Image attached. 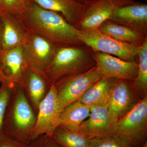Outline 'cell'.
Returning a JSON list of instances; mask_svg holds the SVG:
<instances>
[{
  "label": "cell",
  "instance_id": "obj_29",
  "mask_svg": "<svg viewBox=\"0 0 147 147\" xmlns=\"http://www.w3.org/2000/svg\"><path fill=\"white\" fill-rule=\"evenodd\" d=\"M77 2L82 3V4L85 5L88 3L90 2L93 0H74Z\"/></svg>",
  "mask_w": 147,
  "mask_h": 147
},
{
  "label": "cell",
  "instance_id": "obj_15",
  "mask_svg": "<svg viewBox=\"0 0 147 147\" xmlns=\"http://www.w3.org/2000/svg\"><path fill=\"white\" fill-rule=\"evenodd\" d=\"M1 59L4 73L7 82L22 86L25 74L29 67L23 46L2 50Z\"/></svg>",
  "mask_w": 147,
  "mask_h": 147
},
{
  "label": "cell",
  "instance_id": "obj_3",
  "mask_svg": "<svg viewBox=\"0 0 147 147\" xmlns=\"http://www.w3.org/2000/svg\"><path fill=\"white\" fill-rule=\"evenodd\" d=\"M93 53L86 45H58L45 74L54 84L64 76L86 72L96 66Z\"/></svg>",
  "mask_w": 147,
  "mask_h": 147
},
{
  "label": "cell",
  "instance_id": "obj_24",
  "mask_svg": "<svg viewBox=\"0 0 147 147\" xmlns=\"http://www.w3.org/2000/svg\"><path fill=\"white\" fill-rule=\"evenodd\" d=\"M15 84L9 82L1 84L0 86V134H2L3 121L6 110Z\"/></svg>",
  "mask_w": 147,
  "mask_h": 147
},
{
  "label": "cell",
  "instance_id": "obj_27",
  "mask_svg": "<svg viewBox=\"0 0 147 147\" xmlns=\"http://www.w3.org/2000/svg\"><path fill=\"white\" fill-rule=\"evenodd\" d=\"M0 147H29V145L22 144L2 133L0 134Z\"/></svg>",
  "mask_w": 147,
  "mask_h": 147
},
{
  "label": "cell",
  "instance_id": "obj_18",
  "mask_svg": "<svg viewBox=\"0 0 147 147\" xmlns=\"http://www.w3.org/2000/svg\"><path fill=\"white\" fill-rule=\"evenodd\" d=\"M98 29L118 41L137 47L142 46L147 39V35L110 20L103 22Z\"/></svg>",
  "mask_w": 147,
  "mask_h": 147
},
{
  "label": "cell",
  "instance_id": "obj_12",
  "mask_svg": "<svg viewBox=\"0 0 147 147\" xmlns=\"http://www.w3.org/2000/svg\"><path fill=\"white\" fill-rule=\"evenodd\" d=\"M53 84L45 72L29 66L24 76L22 87L36 115L40 104Z\"/></svg>",
  "mask_w": 147,
  "mask_h": 147
},
{
  "label": "cell",
  "instance_id": "obj_5",
  "mask_svg": "<svg viewBox=\"0 0 147 147\" xmlns=\"http://www.w3.org/2000/svg\"><path fill=\"white\" fill-rule=\"evenodd\" d=\"M79 38L93 52L113 55L124 61H138L139 47L118 41L98 29L80 31Z\"/></svg>",
  "mask_w": 147,
  "mask_h": 147
},
{
  "label": "cell",
  "instance_id": "obj_6",
  "mask_svg": "<svg viewBox=\"0 0 147 147\" xmlns=\"http://www.w3.org/2000/svg\"><path fill=\"white\" fill-rule=\"evenodd\" d=\"M141 99L133 81L116 79L108 101L111 126L134 108Z\"/></svg>",
  "mask_w": 147,
  "mask_h": 147
},
{
  "label": "cell",
  "instance_id": "obj_14",
  "mask_svg": "<svg viewBox=\"0 0 147 147\" xmlns=\"http://www.w3.org/2000/svg\"><path fill=\"white\" fill-rule=\"evenodd\" d=\"M110 20L147 35V4L136 1L118 7Z\"/></svg>",
  "mask_w": 147,
  "mask_h": 147
},
{
  "label": "cell",
  "instance_id": "obj_20",
  "mask_svg": "<svg viewBox=\"0 0 147 147\" xmlns=\"http://www.w3.org/2000/svg\"><path fill=\"white\" fill-rule=\"evenodd\" d=\"M116 80L114 78L102 76L100 80L85 92L79 101L90 107L108 102Z\"/></svg>",
  "mask_w": 147,
  "mask_h": 147
},
{
  "label": "cell",
  "instance_id": "obj_25",
  "mask_svg": "<svg viewBox=\"0 0 147 147\" xmlns=\"http://www.w3.org/2000/svg\"><path fill=\"white\" fill-rule=\"evenodd\" d=\"M29 0H3L0 10L20 17L24 13Z\"/></svg>",
  "mask_w": 147,
  "mask_h": 147
},
{
  "label": "cell",
  "instance_id": "obj_10",
  "mask_svg": "<svg viewBox=\"0 0 147 147\" xmlns=\"http://www.w3.org/2000/svg\"><path fill=\"white\" fill-rule=\"evenodd\" d=\"M93 57L98 71L102 76L116 79L134 81L138 70L137 61H124L100 52H93Z\"/></svg>",
  "mask_w": 147,
  "mask_h": 147
},
{
  "label": "cell",
  "instance_id": "obj_17",
  "mask_svg": "<svg viewBox=\"0 0 147 147\" xmlns=\"http://www.w3.org/2000/svg\"><path fill=\"white\" fill-rule=\"evenodd\" d=\"M45 9L57 12L75 26L84 10L85 5L74 0H31Z\"/></svg>",
  "mask_w": 147,
  "mask_h": 147
},
{
  "label": "cell",
  "instance_id": "obj_30",
  "mask_svg": "<svg viewBox=\"0 0 147 147\" xmlns=\"http://www.w3.org/2000/svg\"><path fill=\"white\" fill-rule=\"evenodd\" d=\"M3 3V0H0V9L2 8V7Z\"/></svg>",
  "mask_w": 147,
  "mask_h": 147
},
{
  "label": "cell",
  "instance_id": "obj_11",
  "mask_svg": "<svg viewBox=\"0 0 147 147\" xmlns=\"http://www.w3.org/2000/svg\"><path fill=\"white\" fill-rule=\"evenodd\" d=\"M0 47L3 51L23 46L28 30L19 16L0 10Z\"/></svg>",
  "mask_w": 147,
  "mask_h": 147
},
{
  "label": "cell",
  "instance_id": "obj_7",
  "mask_svg": "<svg viewBox=\"0 0 147 147\" xmlns=\"http://www.w3.org/2000/svg\"><path fill=\"white\" fill-rule=\"evenodd\" d=\"M61 111L53 84L40 104L31 135V142L42 135L52 137L56 129L60 125Z\"/></svg>",
  "mask_w": 147,
  "mask_h": 147
},
{
  "label": "cell",
  "instance_id": "obj_32",
  "mask_svg": "<svg viewBox=\"0 0 147 147\" xmlns=\"http://www.w3.org/2000/svg\"><path fill=\"white\" fill-rule=\"evenodd\" d=\"M1 22L0 20V40H1ZM1 48V47H0Z\"/></svg>",
  "mask_w": 147,
  "mask_h": 147
},
{
  "label": "cell",
  "instance_id": "obj_4",
  "mask_svg": "<svg viewBox=\"0 0 147 147\" xmlns=\"http://www.w3.org/2000/svg\"><path fill=\"white\" fill-rule=\"evenodd\" d=\"M102 77L95 66L86 72L67 75L55 82L54 85L62 111L67 105L79 100Z\"/></svg>",
  "mask_w": 147,
  "mask_h": 147
},
{
  "label": "cell",
  "instance_id": "obj_26",
  "mask_svg": "<svg viewBox=\"0 0 147 147\" xmlns=\"http://www.w3.org/2000/svg\"><path fill=\"white\" fill-rule=\"evenodd\" d=\"M29 147H62L51 137L42 135L33 140Z\"/></svg>",
  "mask_w": 147,
  "mask_h": 147
},
{
  "label": "cell",
  "instance_id": "obj_23",
  "mask_svg": "<svg viewBox=\"0 0 147 147\" xmlns=\"http://www.w3.org/2000/svg\"><path fill=\"white\" fill-rule=\"evenodd\" d=\"M138 70L133 84L141 99L147 95V39L139 47Z\"/></svg>",
  "mask_w": 147,
  "mask_h": 147
},
{
  "label": "cell",
  "instance_id": "obj_21",
  "mask_svg": "<svg viewBox=\"0 0 147 147\" xmlns=\"http://www.w3.org/2000/svg\"><path fill=\"white\" fill-rule=\"evenodd\" d=\"M90 106L79 100L64 108L60 115V125L66 128L79 130V127L90 115Z\"/></svg>",
  "mask_w": 147,
  "mask_h": 147
},
{
  "label": "cell",
  "instance_id": "obj_16",
  "mask_svg": "<svg viewBox=\"0 0 147 147\" xmlns=\"http://www.w3.org/2000/svg\"><path fill=\"white\" fill-rule=\"evenodd\" d=\"M90 108L89 117L81 124L79 130L92 137L112 134V127L109 120L108 102L91 106Z\"/></svg>",
  "mask_w": 147,
  "mask_h": 147
},
{
  "label": "cell",
  "instance_id": "obj_19",
  "mask_svg": "<svg viewBox=\"0 0 147 147\" xmlns=\"http://www.w3.org/2000/svg\"><path fill=\"white\" fill-rule=\"evenodd\" d=\"M147 139V132L127 135L111 134L92 137L90 147H142Z\"/></svg>",
  "mask_w": 147,
  "mask_h": 147
},
{
  "label": "cell",
  "instance_id": "obj_1",
  "mask_svg": "<svg viewBox=\"0 0 147 147\" xmlns=\"http://www.w3.org/2000/svg\"><path fill=\"white\" fill-rule=\"evenodd\" d=\"M30 31L44 37L58 45H84L80 30L57 12L42 8L29 0L20 16Z\"/></svg>",
  "mask_w": 147,
  "mask_h": 147
},
{
  "label": "cell",
  "instance_id": "obj_22",
  "mask_svg": "<svg viewBox=\"0 0 147 147\" xmlns=\"http://www.w3.org/2000/svg\"><path fill=\"white\" fill-rule=\"evenodd\" d=\"M62 147H90L92 137L60 125L51 137Z\"/></svg>",
  "mask_w": 147,
  "mask_h": 147
},
{
  "label": "cell",
  "instance_id": "obj_9",
  "mask_svg": "<svg viewBox=\"0 0 147 147\" xmlns=\"http://www.w3.org/2000/svg\"><path fill=\"white\" fill-rule=\"evenodd\" d=\"M58 45L28 30L23 47L29 66L45 72L53 60Z\"/></svg>",
  "mask_w": 147,
  "mask_h": 147
},
{
  "label": "cell",
  "instance_id": "obj_28",
  "mask_svg": "<svg viewBox=\"0 0 147 147\" xmlns=\"http://www.w3.org/2000/svg\"><path fill=\"white\" fill-rule=\"evenodd\" d=\"M2 51V50L0 48V84L3 83H5V82H8L6 79L4 73L3 69L1 59Z\"/></svg>",
  "mask_w": 147,
  "mask_h": 147
},
{
  "label": "cell",
  "instance_id": "obj_2",
  "mask_svg": "<svg viewBox=\"0 0 147 147\" xmlns=\"http://www.w3.org/2000/svg\"><path fill=\"white\" fill-rule=\"evenodd\" d=\"M36 115L27 98L24 88L15 85L3 121L2 133L29 145Z\"/></svg>",
  "mask_w": 147,
  "mask_h": 147
},
{
  "label": "cell",
  "instance_id": "obj_8",
  "mask_svg": "<svg viewBox=\"0 0 147 147\" xmlns=\"http://www.w3.org/2000/svg\"><path fill=\"white\" fill-rule=\"evenodd\" d=\"M134 0H93L84 5V10L75 27L80 31L98 29L110 20L116 9L135 2Z\"/></svg>",
  "mask_w": 147,
  "mask_h": 147
},
{
  "label": "cell",
  "instance_id": "obj_13",
  "mask_svg": "<svg viewBox=\"0 0 147 147\" xmlns=\"http://www.w3.org/2000/svg\"><path fill=\"white\" fill-rule=\"evenodd\" d=\"M145 132H147V95L114 124L112 129V134L125 135Z\"/></svg>",
  "mask_w": 147,
  "mask_h": 147
},
{
  "label": "cell",
  "instance_id": "obj_31",
  "mask_svg": "<svg viewBox=\"0 0 147 147\" xmlns=\"http://www.w3.org/2000/svg\"><path fill=\"white\" fill-rule=\"evenodd\" d=\"M142 147H147V141L144 144V145H143Z\"/></svg>",
  "mask_w": 147,
  "mask_h": 147
}]
</instances>
